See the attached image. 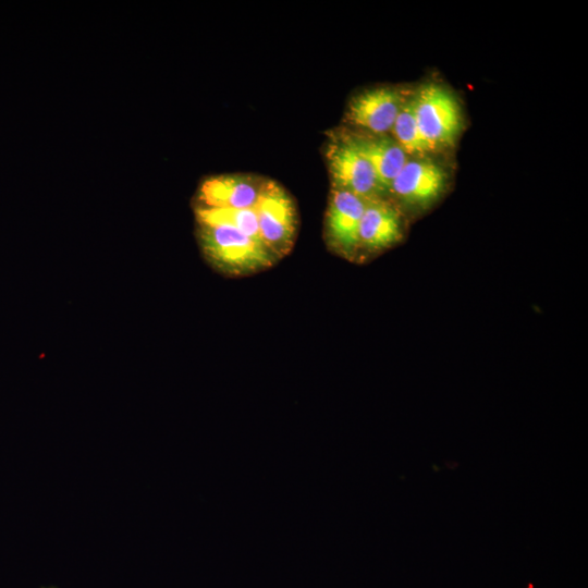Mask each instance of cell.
<instances>
[{
    "label": "cell",
    "instance_id": "1",
    "mask_svg": "<svg viewBox=\"0 0 588 588\" xmlns=\"http://www.w3.org/2000/svg\"><path fill=\"white\" fill-rule=\"evenodd\" d=\"M200 241L212 265L230 275L256 273L278 260L264 243L229 225L200 223Z\"/></svg>",
    "mask_w": 588,
    "mask_h": 588
},
{
    "label": "cell",
    "instance_id": "2",
    "mask_svg": "<svg viewBox=\"0 0 588 588\" xmlns=\"http://www.w3.org/2000/svg\"><path fill=\"white\" fill-rule=\"evenodd\" d=\"M412 102L418 128L429 148L452 145L461 128V111L452 94L440 85L428 84Z\"/></svg>",
    "mask_w": 588,
    "mask_h": 588
},
{
    "label": "cell",
    "instance_id": "3",
    "mask_svg": "<svg viewBox=\"0 0 588 588\" xmlns=\"http://www.w3.org/2000/svg\"><path fill=\"white\" fill-rule=\"evenodd\" d=\"M259 234L266 247L279 259L293 247L296 209L286 191L273 181H265L254 207Z\"/></svg>",
    "mask_w": 588,
    "mask_h": 588
},
{
    "label": "cell",
    "instance_id": "4",
    "mask_svg": "<svg viewBox=\"0 0 588 588\" xmlns=\"http://www.w3.org/2000/svg\"><path fill=\"white\" fill-rule=\"evenodd\" d=\"M327 159L334 188L365 199L380 197L384 193L371 164L350 136L330 143Z\"/></svg>",
    "mask_w": 588,
    "mask_h": 588
},
{
    "label": "cell",
    "instance_id": "5",
    "mask_svg": "<svg viewBox=\"0 0 588 588\" xmlns=\"http://www.w3.org/2000/svg\"><path fill=\"white\" fill-rule=\"evenodd\" d=\"M368 199L350 192L332 188L324 219L328 247L345 258L358 254V230Z\"/></svg>",
    "mask_w": 588,
    "mask_h": 588
},
{
    "label": "cell",
    "instance_id": "6",
    "mask_svg": "<svg viewBox=\"0 0 588 588\" xmlns=\"http://www.w3.org/2000/svg\"><path fill=\"white\" fill-rule=\"evenodd\" d=\"M444 169L427 159H407L391 182L388 192L400 203L411 207H426L445 187Z\"/></svg>",
    "mask_w": 588,
    "mask_h": 588
},
{
    "label": "cell",
    "instance_id": "7",
    "mask_svg": "<svg viewBox=\"0 0 588 588\" xmlns=\"http://www.w3.org/2000/svg\"><path fill=\"white\" fill-rule=\"evenodd\" d=\"M404 103L401 93L390 87H379L363 91L350 102L348 120L372 135L391 132L394 121Z\"/></svg>",
    "mask_w": 588,
    "mask_h": 588
},
{
    "label": "cell",
    "instance_id": "8",
    "mask_svg": "<svg viewBox=\"0 0 588 588\" xmlns=\"http://www.w3.org/2000/svg\"><path fill=\"white\" fill-rule=\"evenodd\" d=\"M402 237V220L399 210L380 197L367 200L358 230V253L381 252L390 248Z\"/></svg>",
    "mask_w": 588,
    "mask_h": 588
},
{
    "label": "cell",
    "instance_id": "9",
    "mask_svg": "<svg viewBox=\"0 0 588 588\" xmlns=\"http://www.w3.org/2000/svg\"><path fill=\"white\" fill-rule=\"evenodd\" d=\"M264 184L265 181L247 175L209 179L200 188V207L254 209Z\"/></svg>",
    "mask_w": 588,
    "mask_h": 588
},
{
    "label": "cell",
    "instance_id": "10",
    "mask_svg": "<svg viewBox=\"0 0 588 588\" xmlns=\"http://www.w3.org/2000/svg\"><path fill=\"white\" fill-rule=\"evenodd\" d=\"M357 149L369 161L383 192L408 159V155L393 137L387 135L350 136Z\"/></svg>",
    "mask_w": 588,
    "mask_h": 588
},
{
    "label": "cell",
    "instance_id": "11",
    "mask_svg": "<svg viewBox=\"0 0 588 588\" xmlns=\"http://www.w3.org/2000/svg\"><path fill=\"white\" fill-rule=\"evenodd\" d=\"M197 217L199 223L229 225L262 243L254 209L199 207Z\"/></svg>",
    "mask_w": 588,
    "mask_h": 588
},
{
    "label": "cell",
    "instance_id": "12",
    "mask_svg": "<svg viewBox=\"0 0 588 588\" xmlns=\"http://www.w3.org/2000/svg\"><path fill=\"white\" fill-rule=\"evenodd\" d=\"M391 133L407 155L425 154L431 150L418 128L412 99L404 101Z\"/></svg>",
    "mask_w": 588,
    "mask_h": 588
}]
</instances>
